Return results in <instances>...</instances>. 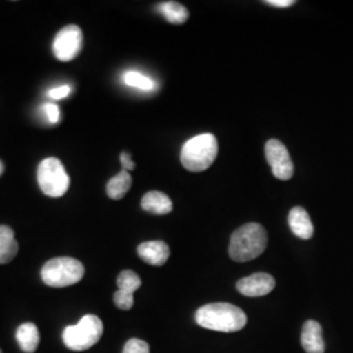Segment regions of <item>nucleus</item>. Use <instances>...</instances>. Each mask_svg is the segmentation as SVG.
<instances>
[{
    "mask_svg": "<svg viewBox=\"0 0 353 353\" xmlns=\"http://www.w3.org/2000/svg\"><path fill=\"white\" fill-rule=\"evenodd\" d=\"M196 323L219 332H237L246 326L248 316L240 307L227 303H208L195 313Z\"/></svg>",
    "mask_w": 353,
    "mask_h": 353,
    "instance_id": "nucleus-1",
    "label": "nucleus"
},
{
    "mask_svg": "<svg viewBox=\"0 0 353 353\" xmlns=\"http://www.w3.org/2000/svg\"><path fill=\"white\" fill-rule=\"evenodd\" d=\"M267 241V232L261 224H245L232 234L229 255L236 262H249L263 254Z\"/></svg>",
    "mask_w": 353,
    "mask_h": 353,
    "instance_id": "nucleus-2",
    "label": "nucleus"
},
{
    "mask_svg": "<svg viewBox=\"0 0 353 353\" xmlns=\"http://www.w3.org/2000/svg\"><path fill=\"white\" fill-rule=\"evenodd\" d=\"M219 152L217 139L212 134H202L188 140L181 152V163L194 173L207 170L214 164Z\"/></svg>",
    "mask_w": 353,
    "mask_h": 353,
    "instance_id": "nucleus-3",
    "label": "nucleus"
},
{
    "mask_svg": "<svg viewBox=\"0 0 353 353\" xmlns=\"http://www.w3.org/2000/svg\"><path fill=\"white\" fill-rule=\"evenodd\" d=\"M85 268L80 261L70 256H59L46 262L41 270L43 283L52 288L74 285L84 278Z\"/></svg>",
    "mask_w": 353,
    "mask_h": 353,
    "instance_id": "nucleus-4",
    "label": "nucleus"
},
{
    "mask_svg": "<svg viewBox=\"0 0 353 353\" xmlns=\"http://www.w3.org/2000/svg\"><path fill=\"white\" fill-rule=\"evenodd\" d=\"M103 334L102 321L97 316L87 314L75 326L64 328L62 338L67 348L71 351H87L96 345Z\"/></svg>",
    "mask_w": 353,
    "mask_h": 353,
    "instance_id": "nucleus-5",
    "label": "nucleus"
},
{
    "mask_svg": "<svg viewBox=\"0 0 353 353\" xmlns=\"http://www.w3.org/2000/svg\"><path fill=\"white\" fill-rule=\"evenodd\" d=\"M37 179L39 189L51 198L63 196L70 188V176L57 157H48L39 163Z\"/></svg>",
    "mask_w": 353,
    "mask_h": 353,
    "instance_id": "nucleus-6",
    "label": "nucleus"
},
{
    "mask_svg": "<svg viewBox=\"0 0 353 353\" xmlns=\"http://www.w3.org/2000/svg\"><path fill=\"white\" fill-rule=\"evenodd\" d=\"M83 32L80 26H71L62 28L52 42V52L61 62L74 61L83 49Z\"/></svg>",
    "mask_w": 353,
    "mask_h": 353,
    "instance_id": "nucleus-7",
    "label": "nucleus"
},
{
    "mask_svg": "<svg viewBox=\"0 0 353 353\" xmlns=\"http://www.w3.org/2000/svg\"><path fill=\"white\" fill-rule=\"evenodd\" d=\"M265 159L272 169V174L281 179L288 181L294 173V166L290 159L287 147L278 139H271L265 144Z\"/></svg>",
    "mask_w": 353,
    "mask_h": 353,
    "instance_id": "nucleus-8",
    "label": "nucleus"
},
{
    "mask_svg": "<svg viewBox=\"0 0 353 353\" xmlns=\"http://www.w3.org/2000/svg\"><path fill=\"white\" fill-rule=\"evenodd\" d=\"M276 285L275 279L270 274L258 272L248 278L241 279L237 283V290L246 297H262L271 293Z\"/></svg>",
    "mask_w": 353,
    "mask_h": 353,
    "instance_id": "nucleus-9",
    "label": "nucleus"
},
{
    "mask_svg": "<svg viewBox=\"0 0 353 353\" xmlns=\"http://www.w3.org/2000/svg\"><path fill=\"white\" fill-rule=\"evenodd\" d=\"M138 255L145 263L159 267L168 262L170 249L164 241H147L138 246Z\"/></svg>",
    "mask_w": 353,
    "mask_h": 353,
    "instance_id": "nucleus-10",
    "label": "nucleus"
},
{
    "mask_svg": "<svg viewBox=\"0 0 353 353\" xmlns=\"http://www.w3.org/2000/svg\"><path fill=\"white\" fill-rule=\"evenodd\" d=\"M288 224L292 233L301 240H310L314 234V227L310 220V216L303 207H293L290 210Z\"/></svg>",
    "mask_w": 353,
    "mask_h": 353,
    "instance_id": "nucleus-11",
    "label": "nucleus"
},
{
    "mask_svg": "<svg viewBox=\"0 0 353 353\" xmlns=\"http://www.w3.org/2000/svg\"><path fill=\"white\" fill-rule=\"evenodd\" d=\"M301 344L306 353H325L322 326L316 321L305 322L301 334Z\"/></svg>",
    "mask_w": 353,
    "mask_h": 353,
    "instance_id": "nucleus-12",
    "label": "nucleus"
},
{
    "mask_svg": "<svg viewBox=\"0 0 353 353\" xmlns=\"http://www.w3.org/2000/svg\"><path fill=\"white\" fill-rule=\"evenodd\" d=\"M141 208L153 214H168L173 210L170 198L160 191H150L141 199Z\"/></svg>",
    "mask_w": 353,
    "mask_h": 353,
    "instance_id": "nucleus-13",
    "label": "nucleus"
},
{
    "mask_svg": "<svg viewBox=\"0 0 353 353\" xmlns=\"http://www.w3.org/2000/svg\"><path fill=\"white\" fill-rule=\"evenodd\" d=\"M19 252V243L14 239L12 229L0 225V265L10 263Z\"/></svg>",
    "mask_w": 353,
    "mask_h": 353,
    "instance_id": "nucleus-14",
    "label": "nucleus"
},
{
    "mask_svg": "<svg viewBox=\"0 0 353 353\" xmlns=\"http://www.w3.org/2000/svg\"><path fill=\"white\" fill-rule=\"evenodd\" d=\"M16 339L24 352H36L39 344V332H38L37 326L30 322L20 325L16 331Z\"/></svg>",
    "mask_w": 353,
    "mask_h": 353,
    "instance_id": "nucleus-15",
    "label": "nucleus"
},
{
    "mask_svg": "<svg viewBox=\"0 0 353 353\" xmlns=\"http://www.w3.org/2000/svg\"><path fill=\"white\" fill-rule=\"evenodd\" d=\"M131 185H132V176L126 170H122L121 173L109 179L106 185V194L110 199L119 201L126 195L128 190L131 189Z\"/></svg>",
    "mask_w": 353,
    "mask_h": 353,
    "instance_id": "nucleus-16",
    "label": "nucleus"
},
{
    "mask_svg": "<svg viewBox=\"0 0 353 353\" xmlns=\"http://www.w3.org/2000/svg\"><path fill=\"white\" fill-rule=\"evenodd\" d=\"M157 10L164 16L165 19L174 26L185 24L189 20L190 13L185 6L176 1H165L161 3Z\"/></svg>",
    "mask_w": 353,
    "mask_h": 353,
    "instance_id": "nucleus-17",
    "label": "nucleus"
},
{
    "mask_svg": "<svg viewBox=\"0 0 353 353\" xmlns=\"http://www.w3.org/2000/svg\"><path fill=\"white\" fill-rule=\"evenodd\" d=\"M123 83L130 88L138 89L141 92H153L157 89V83L143 72L137 70H130L123 74Z\"/></svg>",
    "mask_w": 353,
    "mask_h": 353,
    "instance_id": "nucleus-18",
    "label": "nucleus"
},
{
    "mask_svg": "<svg viewBox=\"0 0 353 353\" xmlns=\"http://www.w3.org/2000/svg\"><path fill=\"white\" fill-rule=\"evenodd\" d=\"M117 284L119 288L118 290L134 296V293L141 287V280H140L139 275L135 274L134 271L125 270L119 274V276L117 279Z\"/></svg>",
    "mask_w": 353,
    "mask_h": 353,
    "instance_id": "nucleus-19",
    "label": "nucleus"
},
{
    "mask_svg": "<svg viewBox=\"0 0 353 353\" xmlns=\"http://www.w3.org/2000/svg\"><path fill=\"white\" fill-rule=\"evenodd\" d=\"M114 303L121 310H130L134 306V296L117 290L114 293Z\"/></svg>",
    "mask_w": 353,
    "mask_h": 353,
    "instance_id": "nucleus-20",
    "label": "nucleus"
},
{
    "mask_svg": "<svg viewBox=\"0 0 353 353\" xmlns=\"http://www.w3.org/2000/svg\"><path fill=\"white\" fill-rule=\"evenodd\" d=\"M123 353H150V345L140 339H130L125 344Z\"/></svg>",
    "mask_w": 353,
    "mask_h": 353,
    "instance_id": "nucleus-21",
    "label": "nucleus"
},
{
    "mask_svg": "<svg viewBox=\"0 0 353 353\" xmlns=\"http://www.w3.org/2000/svg\"><path fill=\"white\" fill-rule=\"evenodd\" d=\"M42 112L48 117L49 122L52 123V125L59 122V119H61V110H59V108L55 103H50V102L45 103L42 106Z\"/></svg>",
    "mask_w": 353,
    "mask_h": 353,
    "instance_id": "nucleus-22",
    "label": "nucleus"
},
{
    "mask_svg": "<svg viewBox=\"0 0 353 353\" xmlns=\"http://www.w3.org/2000/svg\"><path fill=\"white\" fill-rule=\"evenodd\" d=\"M71 93V88L68 85H62V87H57V88L51 89L49 92V97L52 100H62L68 97Z\"/></svg>",
    "mask_w": 353,
    "mask_h": 353,
    "instance_id": "nucleus-23",
    "label": "nucleus"
},
{
    "mask_svg": "<svg viewBox=\"0 0 353 353\" xmlns=\"http://www.w3.org/2000/svg\"><path fill=\"white\" fill-rule=\"evenodd\" d=\"M121 164H122L123 170H126V172L135 169V163L131 160V154L128 152L121 153Z\"/></svg>",
    "mask_w": 353,
    "mask_h": 353,
    "instance_id": "nucleus-24",
    "label": "nucleus"
},
{
    "mask_svg": "<svg viewBox=\"0 0 353 353\" xmlns=\"http://www.w3.org/2000/svg\"><path fill=\"white\" fill-rule=\"evenodd\" d=\"M265 4H270L272 7H278V8H288V7L294 4V1L293 0H267Z\"/></svg>",
    "mask_w": 353,
    "mask_h": 353,
    "instance_id": "nucleus-25",
    "label": "nucleus"
},
{
    "mask_svg": "<svg viewBox=\"0 0 353 353\" xmlns=\"http://www.w3.org/2000/svg\"><path fill=\"white\" fill-rule=\"evenodd\" d=\"M4 173V165H3V163H1V160H0V176H1V174Z\"/></svg>",
    "mask_w": 353,
    "mask_h": 353,
    "instance_id": "nucleus-26",
    "label": "nucleus"
},
{
    "mask_svg": "<svg viewBox=\"0 0 353 353\" xmlns=\"http://www.w3.org/2000/svg\"><path fill=\"white\" fill-rule=\"evenodd\" d=\"M0 353H1V351H0Z\"/></svg>",
    "mask_w": 353,
    "mask_h": 353,
    "instance_id": "nucleus-27",
    "label": "nucleus"
}]
</instances>
